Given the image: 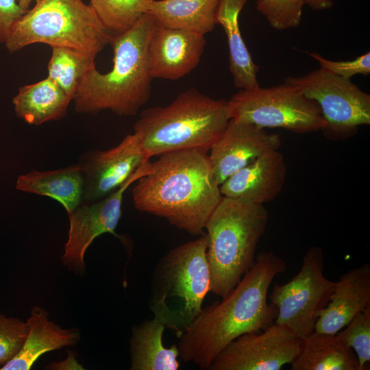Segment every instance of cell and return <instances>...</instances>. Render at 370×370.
<instances>
[{
  "label": "cell",
  "instance_id": "obj_34",
  "mask_svg": "<svg viewBox=\"0 0 370 370\" xmlns=\"http://www.w3.org/2000/svg\"><path fill=\"white\" fill-rule=\"evenodd\" d=\"M38 0H17L20 7L26 12L33 3H36Z\"/></svg>",
  "mask_w": 370,
  "mask_h": 370
},
{
  "label": "cell",
  "instance_id": "obj_25",
  "mask_svg": "<svg viewBox=\"0 0 370 370\" xmlns=\"http://www.w3.org/2000/svg\"><path fill=\"white\" fill-rule=\"evenodd\" d=\"M47 65L48 75L73 100L88 71L96 67V55L77 49L53 47Z\"/></svg>",
  "mask_w": 370,
  "mask_h": 370
},
{
  "label": "cell",
  "instance_id": "obj_31",
  "mask_svg": "<svg viewBox=\"0 0 370 370\" xmlns=\"http://www.w3.org/2000/svg\"><path fill=\"white\" fill-rule=\"evenodd\" d=\"M25 12L17 0H0V45H5L14 24Z\"/></svg>",
  "mask_w": 370,
  "mask_h": 370
},
{
  "label": "cell",
  "instance_id": "obj_24",
  "mask_svg": "<svg viewBox=\"0 0 370 370\" xmlns=\"http://www.w3.org/2000/svg\"><path fill=\"white\" fill-rule=\"evenodd\" d=\"M221 0H154L149 12L160 24L200 34L212 32Z\"/></svg>",
  "mask_w": 370,
  "mask_h": 370
},
{
  "label": "cell",
  "instance_id": "obj_4",
  "mask_svg": "<svg viewBox=\"0 0 370 370\" xmlns=\"http://www.w3.org/2000/svg\"><path fill=\"white\" fill-rule=\"evenodd\" d=\"M230 119L227 100L189 88L167 106L143 110L134 130L143 151L151 158L179 150L208 152Z\"/></svg>",
  "mask_w": 370,
  "mask_h": 370
},
{
  "label": "cell",
  "instance_id": "obj_3",
  "mask_svg": "<svg viewBox=\"0 0 370 370\" xmlns=\"http://www.w3.org/2000/svg\"><path fill=\"white\" fill-rule=\"evenodd\" d=\"M155 23L147 12L130 29L113 36L112 68L106 73L96 67L87 73L72 100L77 113L108 110L119 116H134L147 103L153 79L148 47Z\"/></svg>",
  "mask_w": 370,
  "mask_h": 370
},
{
  "label": "cell",
  "instance_id": "obj_23",
  "mask_svg": "<svg viewBox=\"0 0 370 370\" xmlns=\"http://www.w3.org/2000/svg\"><path fill=\"white\" fill-rule=\"evenodd\" d=\"M291 370H359L357 356L336 334L313 332L301 339Z\"/></svg>",
  "mask_w": 370,
  "mask_h": 370
},
{
  "label": "cell",
  "instance_id": "obj_9",
  "mask_svg": "<svg viewBox=\"0 0 370 370\" xmlns=\"http://www.w3.org/2000/svg\"><path fill=\"white\" fill-rule=\"evenodd\" d=\"M334 286V282L324 274L322 249L310 247L299 271L287 283L275 284L269 296L270 303L277 309L274 323L286 327L300 339L310 335Z\"/></svg>",
  "mask_w": 370,
  "mask_h": 370
},
{
  "label": "cell",
  "instance_id": "obj_14",
  "mask_svg": "<svg viewBox=\"0 0 370 370\" xmlns=\"http://www.w3.org/2000/svg\"><path fill=\"white\" fill-rule=\"evenodd\" d=\"M278 134H270L253 124L230 119L210 149L208 154L214 178L220 186L229 176L262 154L279 149Z\"/></svg>",
  "mask_w": 370,
  "mask_h": 370
},
{
  "label": "cell",
  "instance_id": "obj_16",
  "mask_svg": "<svg viewBox=\"0 0 370 370\" xmlns=\"http://www.w3.org/2000/svg\"><path fill=\"white\" fill-rule=\"evenodd\" d=\"M286 171L279 149L267 151L229 176L220 184V192L225 197L264 205L281 192Z\"/></svg>",
  "mask_w": 370,
  "mask_h": 370
},
{
  "label": "cell",
  "instance_id": "obj_13",
  "mask_svg": "<svg viewBox=\"0 0 370 370\" xmlns=\"http://www.w3.org/2000/svg\"><path fill=\"white\" fill-rule=\"evenodd\" d=\"M149 159L134 133L112 148L84 153L78 163L84 175V201L91 202L106 197Z\"/></svg>",
  "mask_w": 370,
  "mask_h": 370
},
{
  "label": "cell",
  "instance_id": "obj_29",
  "mask_svg": "<svg viewBox=\"0 0 370 370\" xmlns=\"http://www.w3.org/2000/svg\"><path fill=\"white\" fill-rule=\"evenodd\" d=\"M27 332V322L7 317L0 312V365H4L18 353Z\"/></svg>",
  "mask_w": 370,
  "mask_h": 370
},
{
  "label": "cell",
  "instance_id": "obj_33",
  "mask_svg": "<svg viewBox=\"0 0 370 370\" xmlns=\"http://www.w3.org/2000/svg\"><path fill=\"white\" fill-rule=\"evenodd\" d=\"M314 10H323L330 9L334 5L333 0H304Z\"/></svg>",
  "mask_w": 370,
  "mask_h": 370
},
{
  "label": "cell",
  "instance_id": "obj_20",
  "mask_svg": "<svg viewBox=\"0 0 370 370\" xmlns=\"http://www.w3.org/2000/svg\"><path fill=\"white\" fill-rule=\"evenodd\" d=\"M72 99L51 78L19 88L12 99L16 116L25 123L40 125L64 117Z\"/></svg>",
  "mask_w": 370,
  "mask_h": 370
},
{
  "label": "cell",
  "instance_id": "obj_27",
  "mask_svg": "<svg viewBox=\"0 0 370 370\" xmlns=\"http://www.w3.org/2000/svg\"><path fill=\"white\" fill-rule=\"evenodd\" d=\"M357 356L359 370L369 369L370 362V306L356 315L336 334Z\"/></svg>",
  "mask_w": 370,
  "mask_h": 370
},
{
  "label": "cell",
  "instance_id": "obj_21",
  "mask_svg": "<svg viewBox=\"0 0 370 370\" xmlns=\"http://www.w3.org/2000/svg\"><path fill=\"white\" fill-rule=\"evenodd\" d=\"M248 0H221L217 23L227 37L229 50V70L234 86L240 89L259 86L257 74L259 66L252 60L242 37L238 16Z\"/></svg>",
  "mask_w": 370,
  "mask_h": 370
},
{
  "label": "cell",
  "instance_id": "obj_12",
  "mask_svg": "<svg viewBox=\"0 0 370 370\" xmlns=\"http://www.w3.org/2000/svg\"><path fill=\"white\" fill-rule=\"evenodd\" d=\"M301 339L273 323L262 332L243 334L227 344L208 370H280L297 355Z\"/></svg>",
  "mask_w": 370,
  "mask_h": 370
},
{
  "label": "cell",
  "instance_id": "obj_6",
  "mask_svg": "<svg viewBox=\"0 0 370 370\" xmlns=\"http://www.w3.org/2000/svg\"><path fill=\"white\" fill-rule=\"evenodd\" d=\"M268 220L264 205L222 197L205 225L210 292L224 297L252 267Z\"/></svg>",
  "mask_w": 370,
  "mask_h": 370
},
{
  "label": "cell",
  "instance_id": "obj_8",
  "mask_svg": "<svg viewBox=\"0 0 370 370\" xmlns=\"http://www.w3.org/2000/svg\"><path fill=\"white\" fill-rule=\"evenodd\" d=\"M230 119L260 128H282L306 134L322 131L325 121L318 104L291 82L240 89L229 101Z\"/></svg>",
  "mask_w": 370,
  "mask_h": 370
},
{
  "label": "cell",
  "instance_id": "obj_11",
  "mask_svg": "<svg viewBox=\"0 0 370 370\" xmlns=\"http://www.w3.org/2000/svg\"><path fill=\"white\" fill-rule=\"evenodd\" d=\"M148 160L124 183L106 197L81 204L68 214L69 230L62 261L69 268L81 272L86 268L84 255L93 241L105 233L119 237L115 229L121 216L123 195L127 188L146 174L151 168Z\"/></svg>",
  "mask_w": 370,
  "mask_h": 370
},
{
  "label": "cell",
  "instance_id": "obj_18",
  "mask_svg": "<svg viewBox=\"0 0 370 370\" xmlns=\"http://www.w3.org/2000/svg\"><path fill=\"white\" fill-rule=\"evenodd\" d=\"M28 332L18 353L0 370H28L46 352L75 345L79 339L75 329L61 328L48 319L44 309L35 306L27 320Z\"/></svg>",
  "mask_w": 370,
  "mask_h": 370
},
{
  "label": "cell",
  "instance_id": "obj_15",
  "mask_svg": "<svg viewBox=\"0 0 370 370\" xmlns=\"http://www.w3.org/2000/svg\"><path fill=\"white\" fill-rule=\"evenodd\" d=\"M206 41L192 31L164 26L156 20L148 47L151 77L179 79L199 64Z\"/></svg>",
  "mask_w": 370,
  "mask_h": 370
},
{
  "label": "cell",
  "instance_id": "obj_30",
  "mask_svg": "<svg viewBox=\"0 0 370 370\" xmlns=\"http://www.w3.org/2000/svg\"><path fill=\"white\" fill-rule=\"evenodd\" d=\"M308 54L319 64L321 69L343 78L351 79V77L356 75H367L370 73L369 52L347 61L330 60L317 52H310Z\"/></svg>",
  "mask_w": 370,
  "mask_h": 370
},
{
  "label": "cell",
  "instance_id": "obj_7",
  "mask_svg": "<svg viewBox=\"0 0 370 370\" xmlns=\"http://www.w3.org/2000/svg\"><path fill=\"white\" fill-rule=\"evenodd\" d=\"M113 35L82 0H38L14 24L5 43L10 53L43 43L97 55Z\"/></svg>",
  "mask_w": 370,
  "mask_h": 370
},
{
  "label": "cell",
  "instance_id": "obj_26",
  "mask_svg": "<svg viewBox=\"0 0 370 370\" xmlns=\"http://www.w3.org/2000/svg\"><path fill=\"white\" fill-rule=\"evenodd\" d=\"M154 0H90L104 27L113 36L123 34L149 12Z\"/></svg>",
  "mask_w": 370,
  "mask_h": 370
},
{
  "label": "cell",
  "instance_id": "obj_19",
  "mask_svg": "<svg viewBox=\"0 0 370 370\" xmlns=\"http://www.w3.org/2000/svg\"><path fill=\"white\" fill-rule=\"evenodd\" d=\"M15 186L20 191L55 199L68 214L84 201V175L78 163L56 170H33L19 175Z\"/></svg>",
  "mask_w": 370,
  "mask_h": 370
},
{
  "label": "cell",
  "instance_id": "obj_10",
  "mask_svg": "<svg viewBox=\"0 0 370 370\" xmlns=\"http://www.w3.org/2000/svg\"><path fill=\"white\" fill-rule=\"evenodd\" d=\"M284 81L298 86L318 104L326 124L321 132L328 139H347L356 134L359 126L370 125V95L350 79L319 68Z\"/></svg>",
  "mask_w": 370,
  "mask_h": 370
},
{
  "label": "cell",
  "instance_id": "obj_28",
  "mask_svg": "<svg viewBox=\"0 0 370 370\" xmlns=\"http://www.w3.org/2000/svg\"><path fill=\"white\" fill-rule=\"evenodd\" d=\"M304 0H257L256 9L278 30L297 27L301 22Z\"/></svg>",
  "mask_w": 370,
  "mask_h": 370
},
{
  "label": "cell",
  "instance_id": "obj_5",
  "mask_svg": "<svg viewBox=\"0 0 370 370\" xmlns=\"http://www.w3.org/2000/svg\"><path fill=\"white\" fill-rule=\"evenodd\" d=\"M207 247L205 233L169 250L152 272L149 308L177 338L200 314L210 292Z\"/></svg>",
  "mask_w": 370,
  "mask_h": 370
},
{
  "label": "cell",
  "instance_id": "obj_22",
  "mask_svg": "<svg viewBox=\"0 0 370 370\" xmlns=\"http://www.w3.org/2000/svg\"><path fill=\"white\" fill-rule=\"evenodd\" d=\"M166 327L156 318L134 325L130 339V370H177V345L166 347L162 336Z\"/></svg>",
  "mask_w": 370,
  "mask_h": 370
},
{
  "label": "cell",
  "instance_id": "obj_1",
  "mask_svg": "<svg viewBox=\"0 0 370 370\" xmlns=\"http://www.w3.org/2000/svg\"><path fill=\"white\" fill-rule=\"evenodd\" d=\"M286 263L273 251H261L252 267L221 301L202 308L198 317L180 335L179 356L208 370L217 355L231 341L264 330L274 323L277 309L268 302L274 278Z\"/></svg>",
  "mask_w": 370,
  "mask_h": 370
},
{
  "label": "cell",
  "instance_id": "obj_2",
  "mask_svg": "<svg viewBox=\"0 0 370 370\" xmlns=\"http://www.w3.org/2000/svg\"><path fill=\"white\" fill-rule=\"evenodd\" d=\"M132 195L136 210L199 236L223 197L208 154L199 149L160 155L136 180Z\"/></svg>",
  "mask_w": 370,
  "mask_h": 370
},
{
  "label": "cell",
  "instance_id": "obj_17",
  "mask_svg": "<svg viewBox=\"0 0 370 370\" xmlns=\"http://www.w3.org/2000/svg\"><path fill=\"white\" fill-rule=\"evenodd\" d=\"M370 306V267L365 263L351 269L334 282L325 307L318 314L314 332L336 334Z\"/></svg>",
  "mask_w": 370,
  "mask_h": 370
},
{
  "label": "cell",
  "instance_id": "obj_32",
  "mask_svg": "<svg viewBox=\"0 0 370 370\" xmlns=\"http://www.w3.org/2000/svg\"><path fill=\"white\" fill-rule=\"evenodd\" d=\"M51 366V369H84L71 354H69V357L65 360L58 363H53Z\"/></svg>",
  "mask_w": 370,
  "mask_h": 370
}]
</instances>
